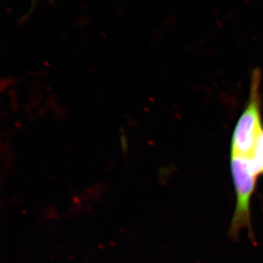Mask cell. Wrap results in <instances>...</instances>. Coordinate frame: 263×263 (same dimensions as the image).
<instances>
[{"label": "cell", "instance_id": "3", "mask_svg": "<svg viewBox=\"0 0 263 263\" xmlns=\"http://www.w3.org/2000/svg\"><path fill=\"white\" fill-rule=\"evenodd\" d=\"M121 148H122V152L124 155H127L128 151V142L127 137L125 134L121 135L120 138Z\"/></svg>", "mask_w": 263, "mask_h": 263}, {"label": "cell", "instance_id": "2", "mask_svg": "<svg viewBox=\"0 0 263 263\" xmlns=\"http://www.w3.org/2000/svg\"><path fill=\"white\" fill-rule=\"evenodd\" d=\"M252 163L254 172L258 177L263 175V133L259 136L253 153L249 158Z\"/></svg>", "mask_w": 263, "mask_h": 263}, {"label": "cell", "instance_id": "1", "mask_svg": "<svg viewBox=\"0 0 263 263\" xmlns=\"http://www.w3.org/2000/svg\"><path fill=\"white\" fill-rule=\"evenodd\" d=\"M260 70H253L247 106L235 124L230 143V156L250 158L263 133L261 109Z\"/></svg>", "mask_w": 263, "mask_h": 263}]
</instances>
